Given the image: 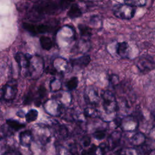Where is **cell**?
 I'll return each instance as SVG.
<instances>
[{"label": "cell", "instance_id": "1", "mask_svg": "<svg viewBox=\"0 0 155 155\" xmlns=\"http://www.w3.org/2000/svg\"><path fill=\"white\" fill-rule=\"evenodd\" d=\"M71 1H38L28 12V18L31 21H38L44 16L54 15L64 11Z\"/></svg>", "mask_w": 155, "mask_h": 155}, {"label": "cell", "instance_id": "2", "mask_svg": "<svg viewBox=\"0 0 155 155\" xmlns=\"http://www.w3.org/2000/svg\"><path fill=\"white\" fill-rule=\"evenodd\" d=\"M102 106L107 114H113L118 110V103L114 93L111 91L104 90L101 93Z\"/></svg>", "mask_w": 155, "mask_h": 155}, {"label": "cell", "instance_id": "3", "mask_svg": "<svg viewBox=\"0 0 155 155\" xmlns=\"http://www.w3.org/2000/svg\"><path fill=\"white\" fill-rule=\"evenodd\" d=\"M113 15L116 18L123 20L132 19L136 13V8L127 4H115L112 8Z\"/></svg>", "mask_w": 155, "mask_h": 155}, {"label": "cell", "instance_id": "4", "mask_svg": "<svg viewBox=\"0 0 155 155\" xmlns=\"http://www.w3.org/2000/svg\"><path fill=\"white\" fill-rule=\"evenodd\" d=\"M44 64L43 59L39 56H33L30 61V67L25 74L33 79L38 78L44 70Z\"/></svg>", "mask_w": 155, "mask_h": 155}, {"label": "cell", "instance_id": "5", "mask_svg": "<svg viewBox=\"0 0 155 155\" xmlns=\"http://www.w3.org/2000/svg\"><path fill=\"white\" fill-rule=\"evenodd\" d=\"M135 65L140 72L148 73L155 69V61L150 55H142L135 61Z\"/></svg>", "mask_w": 155, "mask_h": 155}, {"label": "cell", "instance_id": "6", "mask_svg": "<svg viewBox=\"0 0 155 155\" xmlns=\"http://www.w3.org/2000/svg\"><path fill=\"white\" fill-rule=\"evenodd\" d=\"M23 28L33 36H36L38 34H44L47 33H50L53 31V28L47 24H38L35 25L30 24L28 22H23L22 23Z\"/></svg>", "mask_w": 155, "mask_h": 155}, {"label": "cell", "instance_id": "7", "mask_svg": "<svg viewBox=\"0 0 155 155\" xmlns=\"http://www.w3.org/2000/svg\"><path fill=\"white\" fill-rule=\"evenodd\" d=\"M1 99L6 102L13 100L17 94V85L14 82L7 83L1 88Z\"/></svg>", "mask_w": 155, "mask_h": 155}, {"label": "cell", "instance_id": "8", "mask_svg": "<svg viewBox=\"0 0 155 155\" xmlns=\"http://www.w3.org/2000/svg\"><path fill=\"white\" fill-rule=\"evenodd\" d=\"M32 56L33 55L29 53H23L22 52H17L14 56L15 60L20 70H25V76L30 67V61Z\"/></svg>", "mask_w": 155, "mask_h": 155}, {"label": "cell", "instance_id": "9", "mask_svg": "<svg viewBox=\"0 0 155 155\" xmlns=\"http://www.w3.org/2000/svg\"><path fill=\"white\" fill-rule=\"evenodd\" d=\"M139 121L137 119L131 115H128L122 118L120 128L126 132H133L137 130Z\"/></svg>", "mask_w": 155, "mask_h": 155}, {"label": "cell", "instance_id": "10", "mask_svg": "<svg viewBox=\"0 0 155 155\" xmlns=\"http://www.w3.org/2000/svg\"><path fill=\"white\" fill-rule=\"evenodd\" d=\"M84 97L85 102L91 105H96L99 104L100 97L97 90L93 86H88L85 88Z\"/></svg>", "mask_w": 155, "mask_h": 155}, {"label": "cell", "instance_id": "11", "mask_svg": "<svg viewBox=\"0 0 155 155\" xmlns=\"http://www.w3.org/2000/svg\"><path fill=\"white\" fill-rule=\"evenodd\" d=\"M34 140V136L32 131L26 130L22 131L19 134V144L25 148H29Z\"/></svg>", "mask_w": 155, "mask_h": 155}, {"label": "cell", "instance_id": "12", "mask_svg": "<svg viewBox=\"0 0 155 155\" xmlns=\"http://www.w3.org/2000/svg\"><path fill=\"white\" fill-rule=\"evenodd\" d=\"M130 47L125 41L118 42L116 45V54L122 58H129Z\"/></svg>", "mask_w": 155, "mask_h": 155}, {"label": "cell", "instance_id": "13", "mask_svg": "<svg viewBox=\"0 0 155 155\" xmlns=\"http://www.w3.org/2000/svg\"><path fill=\"white\" fill-rule=\"evenodd\" d=\"M91 61V58L88 54H85L75 59H71L70 63L73 67H78L79 68H84L87 67Z\"/></svg>", "mask_w": 155, "mask_h": 155}, {"label": "cell", "instance_id": "14", "mask_svg": "<svg viewBox=\"0 0 155 155\" xmlns=\"http://www.w3.org/2000/svg\"><path fill=\"white\" fill-rule=\"evenodd\" d=\"M122 137V133L120 131L115 130L113 131L107 139V143L109 145L111 150L116 148L120 143Z\"/></svg>", "mask_w": 155, "mask_h": 155}, {"label": "cell", "instance_id": "15", "mask_svg": "<svg viewBox=\"0 0 155 155\" xmlns=\"http://www.w3.org/2000/svg\"><path fill=\"white\" fill-rule=\"evenodd\" d=\"M147 141V137L142 132H137L130 138V143L134 147L142 146Z\"/></svg>", "mask_w": 155, "mask_h": 155}, {"label": "cell", "instance_id": "16", "mask_svg": "<svg viewBox=\"0 0 155 155\" xmlns=\"http://www.w3.org/2000/svg\"><path fill=\"white\" fill-rule=\"evenodd\" d=\"M78 27L80 33L81 39L90 41L92 35L91 28L89 26L82 24H79Z\"/></svg>", "mask_w": 155, "mask_h": 155}, {"label": "cell", "instance_id": "17", "mask_svg": "<svg viewBox=\"0 0 155 155\" xmlns=\"http://www.w3.org/2000/svg\"><path fill=\"white\" fill-rule=\"evenodd\" d=\"M47 94V91L44 85H41L38 88L36 92V96L35 99V104L36 107H39L41 104L42 100L46 97Z\"/></svg>", "mask_w": 155, "mask_h": 155}, {"label": "cell", "instance_id": "18", "mask_svg": "<svg viewBox=\"0 0 155 155\" xmlns=\"http://www.w3.org/2000/svg\"><path fill=\"white\" fill-rule=\"evenodd\" d=\"M82 15V12L78 5L76 3L71 4L70 7L67 12V16L71 19H75L81 17Z\"/></svg>", "mask_w": 155, "mask_h": 155}, {"label": "cell", "instance_id": "19", "mask_svg": "<svg viewBox=\"0 0 155 155\" xmlns=\"http://www.w3.org/2000/svg\"><path fill=\"white\" fill-rule=\"evenodd\" d=\"M6 124L8 127L14 131H18L19 130L24 128L25 127V124L22 122H19L17 120L12 119H8L5 120Z\"/></svg>", "mask_w": 155, "mask_h": 155}, {"label": "cell", "instance_id": "20", "mask_svg": "<svg viewBox=\"0 0 155 155\" xmlns=\"http://www.w3.org/2000/svg\"><path fill=\"white\" fill-rule=\"evenodd\" d=\"M39 42L42 48L47 51L50 50L53 45V43L51 39L47 36H41L39 38Z\"/></svg>", "mask_w": 155, "mask_h": 155}, {"label": "cell", "instance_id": "21", "mask_svg": "<svg viewBox=\"0 0 155 155\" xmlns=\"http://www.w3.org/2000/svg\"><path fill=\"white\" fill-rule=\"evenodd\" d=\"M90 25L95 28H101L102 27V20L99 15H94L90 18Z\"/></svg>", "mask_w": 155, "mask_h": 155}, {"label": "cell", "instance_id": "22", "mask_svg": "<svg viewBox=\"0 0 155 155\" xmlns=\"http://www.w3.org/2000/svg\"><path fill=\"white\" fill-rule=\"evenodd\" d=\"M83 113L85 117L94 118L99 116V111L94 107H87L84 108Z\"/></svg>", "mask_w": 155, "mask_h": 155}, {"label": "cell", "instance_id": "23", "mask_svg": "<svg viewBox=\"0 0 155 155\" xmlns=\"http://www.w3.org/2000/svg\"><path fill=\"white\" fill-rule=\"evenodd\" d=\"M38 117V111L36 109H30L26 113L25 119L27 122L31 123L35 121Z\"/></svg>", "mask_w": 155, "mask_h": 155}, {"label": "cell", "instance_id": "24", "mask_svg": "<svg viewBox=\"0 0 155 155\" xmlns=\"http://www.w3.org/2000/svg\"><path fill=\"white\" fill-rule=\"evenodd\" d=\"M78 84H79L78 78L76 76H73V77H71L70 79H68L67 81L65 84V86L68 89V90L69 91H71L75 90L77 88Z\"/></svg>", "mask_w": 155, "mask_h": 155}, {"label": "cell", "instance_id": "25", "mask_svg": "<svg viewBox=\"0 0 155 155\" xmlns=\"http://www.w3.org/2000/svg\"><path fill=\"white\" fill-rule=\"evenodd\" d=\"M98 149H99L98 146L93 143L87 148L82 150L81 153V155H97V151Z\"/></svg>", "mask_w": 155, "mask_h": 155}, {"label": "cell", "instance_id": "26", "mask_svg": "<svg viewBox=\"0 0 155 155\" xmlns=\"http://www.w3.org/2000/svg\"><path fill=\"white\" fill-rule=\"evenodd\" d=\"M62 84L59 79L54 78L50 83V89L52 92H56L61 90Z\"/></svg>", "mask_w": 155, "mask_h": 155}, {"label": "cell", "instance_id": "27", "mask_svg": "<svg viewBox=\"0 0 155 155\" xmlns=\"http://www.w3.org/2000/svg\"><path fill=\"white\" fill-rule=\"evenodd\" d=\"M56 133L59 138L65 139L67 137L68 135V130L65 125H61L58 127L56 130Z\"/></svg>", "mask_w": 155, "mask_h": 155}, {"label": "cell", "instance_id": "28", "mask_svg": "<svg viewBox=\"0 0 155 155\" xmlns=\"http://www.w3.org/2000/svg\"><path fill=\"white\" fill-rule=\"evenodd\" d=\"M35 97L34 94L33 93L32 91H28L24 97V100H23V104L25 105H30L33 102L35 101Z\"/></svg>", "mask_w": 155, "mask_h": 155}, {"label": "cell", "instance_id": "29", "mask_svg": "<svg viewBox=\"0 0 155 155\" xmlns=\"http://www.w3.org/2000/svg\"><path fill=\"white\" fill-rule=\"evenodd\" d=\"M120 155H139L138 150L133 147H128L121 150Z\"/></svg>", "mask_w": 155, "mask_h": 155}, {"label": "cell", "instance_id": "30", "mask_svg": "<svg viewBox=\"0 0 155 155\" xmlns=\"http://www.w3.org/2000/svg\"><path fill=\"white\" fill-rule=\"evenodd\" d=\"M92 135L94 139H96L98 140H102L106 137L107 132L105 130H96L94 132H93Z\"/></svg>", "mask_w": 155, "mask_h": 155}, {"label": "cell", "instance_id": "31", "mask_svg": "<svg viewBox=\"0 0 155 155\" xmlns=\"http://www.w3.org/2000/svg\"><path fill=\"white\" fill-rule=\"evenodd\" d=\"M108 81L111 85L114 88L119 83V78L116 74H111L108 77Z\"/></svg>", "mask_w": 155, "mask_h": 155}, {"label": "cell", "instance_id": "32", "mask_svg": "<svg viewBox=\"0 0 155 155\" xmlns=\"http://www.w3.org/2000/svg\"><path fill=\"white\" fill-rule=\"evenodd\" d=\"M99 149L102 154V155H105L108 151H111L110 147L107 142H102L98 146Z\"/></svg>", "mask_w": 155, "mask_h": 155}, {"label": "cell", "instance_id": "33", "mask_svg": "<svg viewBox=\"0 0 155 155\" xmlns=\"http://www.w3.org/2000/svg\"><path fill=\"white\" fill-rule=\"evenodd\" d=\"M67 155H79L78 145L76 143H71L69 145L67 150Z\"/></svg>", "mask_w": 155, "mask_h": 155}, {"label": "cell", "instance_id": "34", "mask_svg": "<svg viewBox=\"0 0 155 155\" xmlns=\"http://www.w3.org/2000/svg\"><path fill=\"white\" fill-rule=\"evenodd\" d=\"M146 2H147L145 1H127L124 2V3L130 5H132L135 7H143V6L145 5Z\"/></svg>", "mask_w": 155, "mask_h": 155}, {"label": "cell", "instance_id": "35", "mask_svg": "<svg viewBox=\"0 0 155 155\" xmlns=\"http://www.w3.org/2000/svg\"><path fill=\"white\" fill-rule=\"evenodd\" d=\"M91 139L88 135L84 136L81 140V143L82 145L83 146V147H84V148L89 147L91 145Z\"/></svg>", "mask_w": 155, "mask_h": 155}, {"label": "cell", "instance_id": "36", "mask_svg": "<svg viewBox=\"0 0 155 155\" xmlns=\"http://www.w3.org/2000/svg\"><path fill=\"white\" fill-rule=\"evenodd\" d=\"M2 155H22V154L18 151L11 150V151L5 152Z\"/></svg>", "mask_w": 155, "mask_h": 155}, {"label": "cell", "instance_id": "37", "mask_svg": "<svg viewBox=\"0 0 155 155\" xmlns=\"http://www.w3.org/2000/svg\"><path fill=\"white\" fill-rule=\"evenodd\" d=\"M16 114L18 117H21V118H23V117H25L26 114L24 113V111L23 110H19V111H18L16 113Z\"/></svg>", "mask_w": 155, "mask_h": 155}, {"label": "cell", "instance_id": "38", "mask_svg": "<svg viewBox=\"0 0 155 155\" xmlns=\"http://www.w3.org/2000/svg\"><path fill=\"white\" fill-rule=\"evenodd\" d=\"M148 155H155V149L152 150Z\"/></svg>", "mask_w": 155, "mask_h": 155}, {"label": "cell", "instance_id": "39", "mask_svg": "<svg viewBox=\"0 0 155 155\" xmlns=\"http://www.w3.org/2000/svg\"><path fill=\"white\" fill-rule=\"evenodd\" d=\"M153 117H154V119H155V108L153 110Z\"/></svg>", "mask_w": 155, "mask_h": 155}]
</instances>
